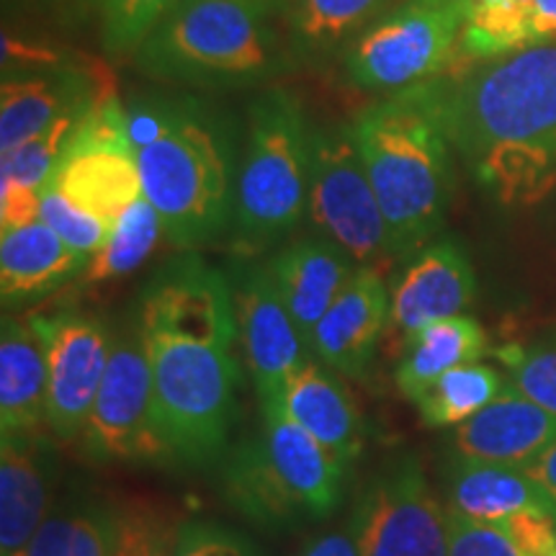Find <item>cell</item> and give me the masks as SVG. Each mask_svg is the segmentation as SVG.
Here are the masks:
<instances>
[{"mask_svg": "<svg viewBox=\"0 0 556 556\" xmlns=\"http://www.w3.org/2000/svg\"><path fill=\"white\" fill-rule=\"evenodd\" d=\"M523 471L541 486V490H544V495L552 500L556 507V441L548 448L541 451L528 467H523Z\"/></svg>", "mask_w": 556, "mask_h": 556, "instance_id": "b9f144b4", "label": "cell"}, {"mask_svg": "<svg viewBox=\"0 0 556 556\" xmlns=\"http://www.w3.org/2000/svg\"><path fill=\"white\" fill-rule=\"evenodd\" d=\"M176 556H255L250 541H245L232 528L193 520L178 528Z\"/></svg>", "mask_w": 556, "mask_h": 556, "instance_id": "8d00e7d4", "label": "cell"}, {"mask_svg": "<svg viewBox=\"0 0 556 556\" xmlns=\"http://www.w3.org/2000/svg\"><path fill=\"white\" fill-rule=\"evenodd\" d=\"M392 0H287V24L294 50L304 58H325L348 47Z\"/></svg>", "mask_w": 556, "mask_h": 556, "instance_id": "4316f807", "label": "cell"}, {"mask_svg": "<svg viewBox=\"0 0 556 556\" xmlns=\"http://www.w3.org/2000/svg\"><path fill=\"white\" fill-rule=\"evenodd\" d=\"M41 222L52 227L70 248L83 255L99 253L103 242L109 238V225L96 214L86 212L78 204H73L65 193L47 186L41 191Z\"/></svg>", "mask_w": 556, "mask_h": 556, "instance_id": "d6a6232c", "label": "cell"}, {"mask_svg": "<svg viewBox=\"0 0 556 556\" xmlns=\"http://www.w3.org/2000/svg\"><path fill=\"white\" fill-rule=\"evenodd\" d=\"M348 469L278 405L263 407L258 438L242 443L225 467L229 503L263 526L325 518L343 495Z\"/></svg>", "mask_w": 556, "mask_h": 556, "instance_id": "52a82bcc", "label": "cell"}, {"mask_svg": "<svg viewBox=\"0 0 556 556\" xmlns=\"http://www.w3.org/2000/svg\"><path fill=\"white\" fill-rule=\"evenodd\" d=\"M475 294V268L464 248L451 238L428 242L394 276L389 330L407 345L428 325L462 315Z\"/></svg>", "mask_w": 556, "mask_h": 556, "instance_id": "9a60e30c", "label": "cell"}, {"mask_svg": "<svg viewBox=\"0 0 556 556\" xmlns=\"http://www.w3.org/2000/svg\"><path fill=\"white\" fill-rule=\"evenodd\" d=\"M554 441L556 415L523 397L516 387H505L503 394L456 426L454 433L458 458L520 469Z\"/></svg>", "mask_w": 556, "mask_h": 556, "instance_id": "ac0fdd59", "label": "cell"}, {"mask_svg": "<svg viewBox=\"0 0 556 556\" xmlns=\"http://www.w3.org/2000/svg\"><path fill=\"white\" fill-rule=\"evenodd\" d=\"M384 214L394 261L413 258L446 219L454 168L433 80L371 103L351 124Z\"/></svg>", "mask_w": 556, "mask_h": 556, "instance_id": "277c9868", "label": "cell"}, {"mask_svg": "<svg viewBox=\"0 0 556 556\" xmlns=\"http://www.w3.org/2000/svg\"><path fill=\"white\" fill-rule=\"evenodd\" d=\"M116 96L109 78L73 65L3 75L0 86V152H9L37 137L73 111L93 109Z\"/></svg>", "mask_w": 556, "mask_h": 556, "instance_id": "2e32d148", "label": "cell"}, {"mask_svg": "<svg viewBox=\"0 0 556 556\" xmlns=\"http://www.w3.org/2000/svg\"><path fill=\"white\" fill-rule=\"evenodd\" d=\"M70 523H73V507H58V510L47 513L26 548V556H73Z\"/></svg>", "mask_w": 556, "mask_h": 556, "instance_id": "f35d334b", "label": "cell"}, {"mask_svg": "<svg viewBox=\"0 0 556 556\" xmlns=\"http://www.w3.org/2000/svg\"><path fill=\"white\" fill-rule=\"evenodd\" d=\"M80 441L96 462L150 467L173 462L157 426L148 348L137 312L111 336L106 374Z\"/></svg>", "mask_w": 556, "mask_h": 556, "instance_id": "9c48e42d", "label": "cell"}, {"mask_svg": "<svg viewBox=\"0 0 556 556\" xmlns=\"http://www.w3.org/2000/svg\"><path fill=\"white\" fill-rule=\"evenodd\" d=\"M486 353V332L477 319L456 315L438 319L409 340L394 381L407 400H417L443 374L475 364Z\"/></svg>", "mask_w": 556, "mask_h": 556, "instance_id": "484cf974", "label": "cell"}, {"mask_svg": "<svg viewBox=\"0 0 556 556\" xmlns=\"http://www.w3.org/2000/svg\"><path fill=\"white\" fill-rule=\"evenodd\" d=\"M122 513L103 503L73 505V556H114L116 539H119Z\"/></svg>", "mask_w": 556, "mask_h": 556, "instance_id": "836d02e7", "label": "cell"}, {"mask_svg": "<svg viewBox=\"0 0 556 556\" xmlns=\"http://www.w3.org/2000/svg\"><path fill=\"white\" fill-rule=\"evenodd\" d=\"M47 353L31 319L3 317L0 330V428L3 435L47 426Z\"/></svg>", "mask_w": 556, "mask_h": 556, "instance_id": "603a6c76", "label": "cell"}, {"mask_svg": "<svg viewBox=\"0 0 556 556\" xmlns=\"http://www.w3.org/2000/svg\"><path fill=\"white\" fill-rule=\"evenodd\" d=\"M497 358L510 374V387L556 415V330L531 343L500 348Z\"/></svg>", "mask_w": 556, "mask_h": 556, "instance_id": "4dcf8cb0", "label": "cell"}, {"mask_svg": "<svg viewBox=\"0 0 556 556\" xmlns=\"http://www.w3.org/2000/svg\"><path fill=\"white\" fill-rule=\"evenodd\" d=\"M127 109L142 197L170 245L191 250L232 225L235 135L219 111L191 96H148Z\"/></svg>", "mask_w": 556, "mask_h": 556, "instance_id": "3957f363", "label": "cell"}, {"mask_svg": "<svg viewBox=\"0 0 556 556\" xmlns=\"http://www.w3.org/2000/svg\"><path fill=\"white\" fill-rule=\"evenodd\" d=\"M307 214L317 235L343 248L356 268L381 270L397 263L351 124L315 129Z\"/></svg>", "mask_w": 556, "mask_h": 556, "instance_id": "30bf717a", "label": "cell"}, {"mask_svg": "<svg viewBox=\"0 0 556 556\" xmlns=\"http://www.w3.org/2000/svg\"><path fill=\"white\" fill-rule=\"evenodd\" d=\"M268 268L296 330L309 348L312 332L356 274V263L325 235H312L278 250L268 261Z\"/></svg>", "mask_w": 556, "mask_h": 556, "instance_id": "d6986e66", "label": "cell"}, {"mask_svg": "<svg viewBox=\"0 0 556 556\" xmlns=\"http://www.w3.org/2000/svg\"><path fill=\"white\" fill-rule=\"evenodd\" d=\"M157 426L173 462L204 467L225 454L240 387L229 276L197 253L165 261L137 299Z\"/></svg>", "mask_w": 556, "mask_h": 556, "instance_id": "6da1fadb", "label": "cell"}, {"mask_svg": "<svg viewBox=\"0 0 556 556\" xmlns=\"http://www.w3.org/2000/svg\"><path fill=\"white\" fill-rule=\"evenodd\" d=\"M299 556H358V523L356 516L338 531L325 533L312 541V544L304 548Z\"/></svg>", "mask_w": 556, "mask_h": 556, "instance_id": "ab89813d", "label": "cell"}, {"mask_svg": "<svg viewBox=\"0 0 556 556\" xmlns=\"http://www.w3.org/2000/svg\"><path fill=\"white\" fill-rule=\"evenodd\" d=\"M240 358L261 407L278 405L289 381L312 353L296 330L268 263L240 261L229 270Z\"/></svg>", "mask_w": 556, "mask_h": 556, "instance_id": "4fadbf2b", "label": "cell"}, {"mask_svg": "<svg viewBox=\"0 0 556 556\" xmlns=\"http://www.w3.org/2000/svg\"><path fill=\"white\" fill-rule=\"evenodd\" d=\"M103 0H47V11L65 26L88 24L90 18H101Z\"/></svg>", "mask_w": 556, "mask_h": 556, "instance_id": "60d3db41", "label": "cell"}, {"mask_svg": "<svg viewBox=\"0 0 556 556\" xmlns=\"http://www.w3.org/2000/svg\"><path fill=\"white\" fill-rule=\"evenodd\" d=\"M448 510L479 523H505L520 513H552L556 507L520 467L458 458L448 477Z\"/></svg>", "mask_w": 556, "mask_h": 556, "instance_id": "cb8c5ba5", "label": "cell"}, {"mask_svg": "<svg viewBox=\"0 0 556 556\" xmlns=\"http://www.w3.org/2000/svg\"><path fill=\"white\" fill-rule=\"evenodd\" d=\"M261 3L270 5V9H278V5H281V9H283V3H287V0H261Z\"/></svg>", "mask_w": 556, "mask_h": 556, "instance_id": "ee69618b", "label": "cell"}, {"mask_svg": "<svg viewBox=\"0 0 556 556\" xmlns=\"http://www.w3.org/2000/svg\"><path fill=\"white\" fill-rule=\"evenodd\" d=\"M261 0H178L135 50L144 75L204 88H245L287 70Z\"/></svg>", "mask_w": 556, "mask_h": 556, "instance_id": "5b68a950", "label": "cell"}, {"mask_svg": "<svg viewBox=\"0 0 556 556\" xmlns=\"http://www.w3.org/2000/svg\"><path fill=\"white\" fill-rule=\"evenodd\" d=\"M556 39V0H475L458 62H484Z\"/></svg>", "mask_w": 556, "mask_h": 556, "instance_id": "d4e9b609", "label": "cell"}, {"mask_svg": "<svg viewBox=\"0 0 556 556\" xmlns=\"http://www.w3.org/2000/svg\"><path fill=\"white\" fill-rule=\"evenodd\" d=\"M52 451L39 433L0 443V556H26L50 513Z\"/></svg>", "mask_w": 556, "mask_h": 556, "instance_id": "ffe728a7", "label": "cell"}, {"mask_svg": "<svg viewBox=\"0 0 556 556\" xmlns=\"http://www.w3.org/2000/svg\"><path fill=\"white\" fill-rule=\"evenodd\" d=\"M88 266V255L78 253L65 240L47 227L34 222L29 227L11 229L0 238V296L3 307L31 302L50 294Z\"/></svg>", "mask_w": 556, "mask_h": 556, "instance_id": "7402d4cb", "label": "cell"}, {"mask_svg": "<svg viewBox=\"0 0 556 556\" xmlns=\"http://www.w3.org/2000/svg\"><path fill=\"white\" fill-rule=\"evenodd\" d=\"M41 222V191L0 178V227L3 232Z\"/></svg>", "mask_w": 556, "mask_h": 556, "instance_id": "74e56055", "label": "cell"}, {"mask_svg": "<svg viewBox=\"0 0 556 556\" xmlns=\"http://www.w3.org/2000/svg\"><path fill=\"white\" fill-rule=\"evenodd\" d=\"M281 407L319 446L328 448L345 469H351L364 446V426L356 402L332 368L309 356L291 377Z\"/></svg>", "mask_w": 556, "mask_h": 556, "instance_id": "44dd1931", "label": "cell"}, {"mask_svg": "<svg viewBox=\"0 0 556 556\" xmlns=\"http://www.w3.org/2000/svg\"><path fill=\"white\" fill-rule=\"evenodd\" d=\"M315 129L302 103L268 88L250 103L248 135L235 180L232 242L240 255L261 253L294 232L307 214Z\"/></svg>", "mask_w": 556, "mask_h": 556, "instance_id": "8992f818", "label": "cell"}, {"mask_svg": "<svg viewBox=\"0 0 556 556\" xmlns=\"http://www.w3.org/2000/svg\"><path fill=\"white\" fill-rule=\"evenodd\" d=\"M505 392L503 377L486 364H467L435 379L420 397L415 400L420 420L430 428L462 426L479 409L490 405Z\"/></svg>", "mask_w": 556, "mask_h": 556, "instance_id": "f1b7e54d", "label": "cell"}, {"mask_svg": "<svg viewBox=\"0 0 556 556\" xmlns=\"http://www.w3.org/2000/svg\"><path fill=\"white\" fill-rule=\"evenodd\" d=\"M50 186L111 227L142 197L127 109L111 96L88 114L62 152Z\"/></svg>", "mask_w": 556, "mask_h": 556, "instance_id": "7c38bea8", "label": "cell"}, {"mask_svg": "<svg viewBox=\"0 0 556 556\" xmlns=\"http://www.w3.org/2000/svg\"><path fill=\"white\" fill-rule=\"evenodd\" d=\"M178 0H103L101 41L109 54L135 52Z\"/></svg>", "mask_w": 556, "mask_h": 556, "instance_id": "1f68e13d", "label": "cell"}, {"mask_svg": "<svg viewBox=\"0 0 556 556\" xmlns=\"http://www.w3.org/2000/svg\"><path fill=\"white\" fill-rule=\"evenodd\" d=\"M451 148L505 208L556 191V39L433 80Z\"/></svg>", "mask_w": 556, "mask_h": 556, "instance_id": "7a4b0ae2", "label": "cell"}, {"mask_svg": "<svg viewBox=\"0 0 556 556\" xmlns=\"http://www.w3.org/2000/svg\"><path fill=\"white\" fill-rule=\"evenodd\" d=\"M469 9L464 0H402L348 45V78L374 93L441 78L456 65Z\"/></svg>", "mask_w": 556, "mask_h": 556, "instance_id": "ba28073f", "label": "cell"}, {"mask_svg": "<svg viewBox=\"0 0 556 556\" xmlns=\"http://www.w3.org/2000/svg\"><path fill=\"white\" fill-rule=\"evenodd\" d=\"M178 531L150 510H124L114 556H176Z\"/></svg>", "mask_w": 556, "mask_h": 556, "instance_id": "d590c367", "label": "cell"}, {"mask_svg": "<svg viewBox=\"0 0 556 556\" xmlns=\"http://www.w3.org/2000/svg\"><path fill=\"white\" fill-rule=\"evenodd\" d=\"M160 238H165L163 222H160L150 201L139 197L109 227L106 242H103L99 253L90 255L86 270L80 274L83 281L99 287V283L119 281V278L135 274L155 253Z\"/></svg>", "mask_w": 556, "mask_h": 556, "instance_id": "83f0119b", "label": "cell"}, {"mask_svg": "<svg viewBox=\"0 0 556 556\" xmlns=\"http://www.w3.org/2000/svg\"><path fill=\"white\" fill-rule=\"evenodd\" d=\"M96 106H99V103H96ZM93 109H83V111H73V114H65L62 119L50 124L45 131H39L37 137L26 139V142L18 144V148L3 152L0 178L13 180V184H21V186H29V189L45 191L47 186H50L54 168H58L62 152H65L70 139L75 137V131L80 129V124L88 119V114Z\"/></svg>", "mask_w": 556, "mask_h": 556, "instance_id": "f546056e", "label": "cell"}, {"mask_svg": "<svg viewBox=\"0 0 556 556\" xmlns=\"http://www.w3.org/2000/svg\"><path fill=\"white\" fill-rule=\"evenodd\" d=\"M448 556H528L500 523H479L448 510Z\"/></svg>", "mask_w": 556, "mask_h": 556, "instance_id": "e575fe53", "label": "cell"}, {"mask_svg": "<svg viewBox=\"0 0 556 556\" xmlns=\"http://www.w3.org/2000/svg\"><path fill=\"white\" fill-rule=\"evenodd\" d=\"M47 9V0H3L5 13H18V11H39Z\"/></svg>", "mask_w": 556, "mask_h": 556, "instance_id": "7bdbcfd3", "label": "cell"}, {"mask_svg": "<svg viewBox=\"0 0 556 556\" xmlns=\"http://www.w3.org/2000/svg\"><path fill=\"white\" fill-rule=\"evenodd\" d=\"M464 3H469V5H471V3H475V0H464Z\"/></svg>", "mask_w": 556, "mask_h": 556, "instance_id": "f6af8a7d", "label": "cell"}, {"mask_svg": "<svg viewBox=\"0 0 556 556\" xmlns=\"http://www.w3.org/2000/svg\"><path fill=\"white\" fill-rule=\"evenodd\" d=\"M392 296L381 270L356 268L312 332L309 353L348 379H366L381 332L389 328Z\"/></svg>", "mask_w": 556, "mask_h": 556, "instance_id": "e0dca14e", "label": "cell"}, {"mask_svg": "<svg viewBox=\"0 0 556 556\" xmlns=\"http://www.w3.org/2000/svg\"><path fill=\"white\" fill-rule=\"evenodd\" d=\"M358 556H448V507L415 456L394 458L356 507Z\"/></svg>", "mask_w": 556, "mask_h": 556, "instance_id": "8fae6325", "label": "cell"}, {"mask_svg": "<svg viewBox=\"0 0 556 556\" xmlns=\"http://www.w3.org/2000/svg\"><path fill=\"white\" fill-rule=\"evenodd\" d=\"M29 319L47 353V428L60 441H78L99 397L114 330L80 309Z\"/></svg>", "mask_w": 556, "mask_h": 556, "instance_id": "5bb4252c", "label": "cell"}]
</instances>
